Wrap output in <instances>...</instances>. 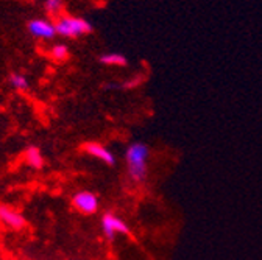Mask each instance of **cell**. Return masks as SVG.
Masks as SVG:
<instances>
[{"label":"cell","instance_id":"cell-1","mask_svg":"<svg viewBox=\"0 0 262 260\" xmlns=\"http://www.w3.org/2000/svg\"><path fill=\"white\" fill-rule=\"evenodd\" d=\"M150 150L148 145L144 142H133L129 144L125 151V164H126V173L128 178L135 184H142L147 181L148 176V159Z\"/></svg>","mask_w":262,"mask_h":260},{"label":"cell","instance_id":"cell-2","mask_svg":"<svg viewBox=\"0 0 262 260\" xmlns=\"http://www.w3.org/2000/svg\"><path fill=\"white\" fill-rule=\"evenodd\" d=\"M56 35L66 39H75L92 33V23L78 16H59L55 22Z\"/></svg>","mask_w":262,"mask_h":260},{"label":"cell","instance_id":"cell-3","mask_svg":"<svg viewBox=\"0 0 262 260\" xmlns=\"http://www.w3.org/2000/svg\"><path fill=\"white\" fill-rule=\"evenodd\" d=\"M100 224H102V232H103V235L110 242L116 240L117 235H129L131 234V229H129L128 223L125 220H122L120 217H117L116 214H113V212L103 214Z\"/></svg>","mask_w":262,"mask_h":260},{"label":"cell","instance_id":"cell-4","mask_svg":"<svg viewBox=\"0 0 262 260\" xmlns=\"http://www.w3.org/2000/svg\"><path fill=\"white\" fill-rule=\"evenodd\" d=\"M27 31L31 38L35 39H41V41H52L53 38H56V28L55 23L50 22L49 19H42V17H36L27 22Z\"/></svg>","mask_w":262,"mask_h":260},{"label":"cell","instance_id":"cell-5","mask_svg":"<svg viewBox=\"0 0 262 260\" xmlns=\"http://www.w3.org/2000/svg\"><path fill=\"white\" fill-rule=\"evenodd\" d=\"M71 203H72V207L83 215H94L98 210V206H100L98 197L94 192H89V190H81V192L74 193Z\"/></svg>","mask_w":262,"mask_h":260},{"label":"cell","instance_id":"cell-6","mask_svg":"<svg viewBox=\"0 0 262 260\" xmlns=\"http://www.w3.org/2000/svg\"><path fill=\"white\" fill-rule=\"evenodd\" d=\"M0 223L14 231H20L27 226L25 217L20 212H17L14 207L4 203H0Z\"/></svg>","mask_w":262,"mask_h":260},{"label":"cell","instance_id":"cell-7","mask_svg":"<svg viewBox=\"0 0 262 260\" xmlns=\"http://www.w3.org/2000/svg\"><path fill=\"white\" fill-rule=\"evenodd\" d=\"M81 150L84 153H88L89 156L95 157L97 160H100V162H103V164L110 166V167L116 166V156L102 144H98V142H84L81 145Z\"/></svg>","mask_w":262,"mask_h":260},{"label":"cell","instance_id":"cell-8","mask_svg":"<svg viewBox=\"0 0 262 260\" xmlns=\"http://www.w3.org/2000/svg\"><path fill=\"white\" fill-rule=\"evenodd\" d=\"M24 160H25V164L31 169H35V170H41L46 164V160H44V156L41 153V150L36 147V145H30L25 148L24 151Z\"/></svg>","mask_w":262,"mask_h":260},{"label":"cell","instance_id":"cell-9","mask_svg":"<svg viewBox=\"0 0 262 260\" xmlns=\"http://www.w3.org/2000/svg\"><path fill=\"white\" fill-rule=\"evenodd\" d=\"M8 84L11 89L17 92H27L30 89V80L27 78V75L20 72H11L8 75Z\"/></svg>","mask_w":262,"mask_h":260},{"label":"cell","instance_id":"cell-10","mask_svg":"<svg viewBox=\"0 0 262 260\" xmlns=\"http://www.w3.org/2000/svg\"><path fill=\"white\" fill-rule=\"evenodd\" d=\"M98 62L103 64V66H119V67H123L128 64L126 58L120 53H116V52H110V53H103L98 56Z\"/></svg>","mask_w":262,"mask_h":260},{"label":"cell","instance_id":"cell-11","mask_svg":"<svg viewBox=\"0 0 262 260\" xmlns=\"http://www.w3.org/2000/svg\"><path fill=\"white\" fill-rule=\"evenodd\" d=\"M50 56L55 59V61H66L69 58V47L66 44H55L52 45L50 49Z\"/></svg>","mask_w":262,"mask_h":260},{"label":"cell","instance_id":"cell-12","mask_svg":"<svg viewBox=\"0 0 262 260\" xmlns=\"http://www.w3.org/2000/svg\"><path fill=\"white\" fill-rule=\"evenodd\" d=\"M42 7L46 13L52 16H58L64 10V0H44Z\"/></svg>","mask_w":262,"mask_h":260}]
</instances>
